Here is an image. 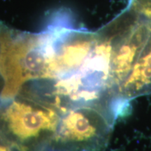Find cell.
<instances>
[{"instance_id": "1", "label": "cell", "mask_w": 151, "mask_h": 151, "mask_svg": "<svg viewBox=\"0 0 151 151\" xmlns=\"http://www.w3.org/2000/svg\"><path fill=\"white\" fill-rule=\"evenodd\" d=\"M60 116L54 106L22 94L0 106V124L26 151H51Z\"/></svg>"}, {"instance_id": "2", "label": "cell", "mask_w": 151, "mask_h": 151, "mask_svg": "<svg viewBox=\"0 0 151 151\" xmlns=\"http://www.w3.org/2000/svg\"><path fill=\"white\" fill-rule=\"evenodd\" d=\"M114 118L93 106H80L61 113L51 151H103L112 134Z\"/></svg>"}, {"instance_id": "3", "label": "cell", "mask_w": 151, "mask_h": 151, "mask_svg": "<svg viewBox=\"0 0 151 151\" xmlns=\"http://www.w3.org/2000/svg\"><path fill=\"white\" fill-rule=\"evenodd\" d=\"M151 94V37L138 56L120 91V99L129 106L132 100Z\"/></svg>"}, {"instance_id": "4", "label": "cell", "mask_w": 151, "mask_h": 151, "mask_svg": "<svg viewBox=\"0 0 151 151\" xmlns=\"http://www.w3.org/2000/svg\"><path fill=\"white\" fill-rule=\"evenodd\" d=\"M14 33V29L0 22V106L16 94L10 59Z\"/></svg>"}, {"instance_id": "5", "label": "cell", "mask_w": 151, "mask_h": 151, "mask_svg": "<svg viewBox=\"0 0 151 151\" xmlns=\"http://www.w3.org/2000/svg\"><path fill=\"white\" fill-rule=\"evenodd\" d=\"M0 151H26L17 143L0 124Z\"/></svg>"}]
</instances>
